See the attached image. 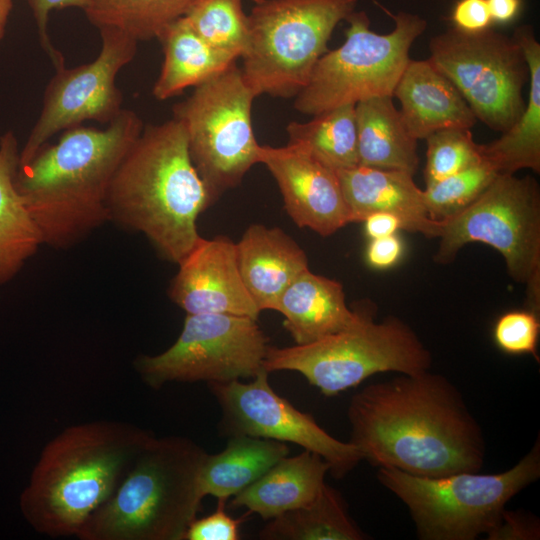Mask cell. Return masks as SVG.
I'll return each mask as SVG.
<instances>
[{"label": "cell", "instance_id": "obj_1", "mask_svg": "<svg viewBox=\"0 0 540 540\" xmlns=\"http://www.w3.org/2000/svg\"><path fill=\"white\" fill-rule=\"evenodd\" d=\"M347 417L349 442L378 468L441 477L483 467L481 426L441 374L427 370L369 384L352 396Z\"/></svg>", "mask_w": 540, "mask_h": 540}, {"label": "cell", "instance_id": "obj_2", "mask_svg": "<svg viewBox=\"0 0 540 540\" xmlns=\"http://www.w3.org/2000/svg\"><path fill=\"white\" fill-rule=\"evenodd\" d=\"M137 113L123 109L105 129L64 130L19 165L17 190L43 244L70 248L109 222L108 190L124 155L142 132Z\"/></svg>", "mask_w": 540, "mask_h": 540}, {"label": "cell", "instance_id": "obj_3", "mask_svg": "<svg viewBox=\"0 0 540 540\" xmlns=\"http://www.w3.org/2000/svg\"><path fill=\"white\" fill-rule=\"evenodd\" d=\"M152 437V432L122 421L66 427L43 447L20 494L25 521L51 538L76 537Z\"/></svg>", "mask_w": 540, "mask_h": 540}, {"label": "cell", "instance_id": "obj_4", "mask_svg": "<svg viewBox=\"0 0 540 540\" xmlns=\"http://www.w3.org/2000/svg\"><path fill=\"white\" fill-rule=\"evenodd\" d=\"M208 207L183 124L172 117L144 125L112 178L109 222L142 233L163 259L178 264L201 237L197 219Z\"/></svg>", "mask_w": 540, "mask_h": 540}, {"label": "cell", "instance_id": "obj_5", "mask_svg": "<svg viewBox=\"0 0 540 540\" xmlns=\"http://www.w3.org/2000/svg\"><path fill=\"white\" fill-rule=\"evenodd\" d=\"M207 454L187 437H152L76 537L183 540L200 510V475Z\"/></svg>", "mask_w": 540, "mask_h": 540}, {"label": "cell", "instance_id": "obj_6", "mask_svg": "<svg viewBox=\"0 0 540 540\" xmlns=\"http://www.w3.org/2000/svg\"><path fill=\"white\" fill-rule=\"evenodd\" d=\"M540 477V439L512 468L441 477L379 467L378 481L408 508L421 540H474L499 524L507 502Z\"/></svg>", "mask_w": 540, "mask_h": 540}, {"label": "cell", "instance_id": "obj_7", "mask_svg": "<svg viewBox=\"0 0 540 540\" xmlns=\"http://www.w3.org/2000/svg\"><path fill=\"white\" fill-rule=\"evenodd\" d=\"M242 75L254 95L291 98L307 84L357 0H255Z\"/></svg>", "mask_w": 540, "mask_h": 540}, {"label": "cell", "instance_id": "obj_8", "mask_svg": "<svg viewBox=\"0 0 540 540\" xmlns=\"http://www.w3.org/2000/svg\"><path fill=\"white\" fill-rule=\"evenodd\" d=\"M431 364L430 351L410 326L393 316L375 322L368 309L355 325L315 342L269 346L263 367L299 372L323 395L335 396L376 373L417 374Z\"/></svg>", "mask_w": 540, "mask_h": 540}, {"label": "cell", "instance_id": "obj_9", "mask_svg": "<svg viewBox=\"0 0 540 540\" xmlns=\"http://www.w3.org/2000/svg\"><path fill=\"white\" fill-rule=\"evenodd\" d=\"M439 222L436 263H451L468 243L491 246L526 286L527 309L539 315L540 189L532 176L500 173L469 206Z\"/></svg>", "mask_w": 540, "mask_h": 540}, {"label": "cell", "instance_id": "obj_10", "mask_svg": "<svg viewBox=\"0 0 540 540\" xmlns=\"http://www.w3.org/2000/svg\"><path fill=\"white\" fill-rule=\"evenodd\" d=\"M392 17L393 30L380 34L370 29L364 11H353L346 19L345 41L318 60L307 84L295 96L294 108L314 116L374 97H393L410 61V48L426 30L427 22L405 11Z\"/></svg>", "mask_w": 540, "mask_h": 540}, {"label": "cell", "instance_id": "obj_11", "mask_svg": "<svg viewBox=\"0 0 540 540\" xmlns=\"http://www.w3.org/2000/svg\"><path fill=\"white\" fill-rule=\"evenodd\" d=\"M255 97L234 62L173 106V118L186 130L190 158L206 188L209 206L260 163L261 145L251 119Z\"/></svg>", "mask_w": 540, "mask_h": 540}, {"label": "cell", "instance_id": "obj_12", "mask_svg": "<svg viewBox=\"0 0 540 540\" xmlns=\"http://www.w3.org/2000/svg\"><path fill=\"white\" fill-rule=\"evenodd\" d=\"M428 58L458 89L477 120L497 132L507 131L526 101L529 70L513 36L487 29L465 33L450 28L429 42Z\"/></svg>", "mask_w": 540, "mask_h": 540}, {"label": "cell", "instance_id": "obj_13", "mask_svg": "<svg viewBox=\"0 0 540 540\" xmlns=\"http://www.w3.org/2000/svg\"><path fill=\"white\" fill-rule=\"evenodd\" d=\"M257 320L232 314H187L177 340L157 355H140L133 366L150 388L170 382L223 383L254 378L264 370L268 338Z\"/></svg>", "mask_w": 540, "mask_h": 540}, {"label": "cell", "instance_id": "obj_14", "mask_svg": "<svg viewBox=\"0 0 540 540\" xmlns=\"http://www.w3.org/2000/svg\"><path fill=\"white\" fill-rule=\"evenodd\" d=\"M99 32L101 49L92 62L55 69L45 88L39 117L20 151L19 165L28 162L56 133L85 121L109 124L124 109L116 77L134 59L138 41L115 28Z\"/></svg>", "mask_w": 540, "mask_h": 540}, {"label": "cell", "instance_id": "obj_15", "mask_svg": "<svg viewBox=\"0 0 540 540\" xmlns=\"http://www.w3.org/2000/svg\"><path fill=\"white\" fill-rule=\"evenodd\" d=\"M268 375L264 369L250 382L208 384L221 410L220 433L227 437L247 435L291 442L320 455L334 478L341 479L351 472L363 460L361 452L349 441L331 436L312 415L278 395Z\"/></svg>", "mask_w": 540, "mask_h": 540}, {"label": "cell", "instance_id": "obj_16", "mask_svg": "<svg viewBox=\"0 0 540 540\" xmlns=\"http://www.w3.org/2000/svg\"><path fill=\"white\" fill-rule=\"evenodd\" d=\"M259 160L274 177L297 226L327 237L352 223L337 172L304 144L261 146Z\"/></svg>", "mask_w": 540, "mask_h": 540}, {"label": "cell", "instance_id": "obj_17", "mask_svg": "<svg viewBox=\"0 0 540 540\" xmlns=\"http://www.w3.org/2000/svg\"><path fill=\"white\" fill-rule=\"evenodd\" d=\"M178 266L168 294L187 314L221 313L257 320L260 310L243 283L230 238L200 237Z\"/></svg>", "mask_w": 540, "mask_h": 540}, {"label": "cell", "instance_id": "obj_18", "mask_svg": "<svg viewBox=\"0 0 540 540\" xmlns=\"http://www.w3.org/2000/svg\"><path fill=\"white\" fill-rule=\"evenodd\" d=\"M351 222H362L374 212L394 214L404 230L437 238L440 222L430 218L423 190L413 175L399 170L357 165L337 172Z\"/></svg>", "mask_w": 540, "mask_h": 540}, {"label": "cell", "instance_id": "obj_19", "mask_svg": "<svg viewBox=\"0 0 540 540\" xmlns=\"http://www.w3.org/2000/svg\"><path fill=\"white\" fill-rule=\"evenodd\" d=\"M235 249L241 278L260 312L275 311L286 288L309 269L305 251L279 227L252 224Z\"/></svg>", "mask_w": 540, "mask_h": 540}, {"label": "cell", "instance_id": "obj_20", "mask_svg": "<svg viewBox=\"0 0 540 540\" xmlns=\"http://www.w3.org/2000/svg\"><path fill=\"white\" fill-rule=\"evenodd\" d=\"M409 133L416 139L445 128H469L476 117L454 84L429 60H411L393 93Z\"/></svg>", "mask_w": 540, "mask_h": 540}, {"label": "cell", "instance_id": "obj_21", "mask_svg": "<svg viewBox=\"0 0 540 540\" xmlns=\"http://www.w3.org/2000/svg\"><path fill=\"white\" fill-rule=\"evenodd\" d=\"M275 311L296 345H305L355 325L365 310H351L340 282L301 273L282 293Z\"/></svg>", "mask_w": 540, "mask_h": 540}, {"label": "cell", "instance_id": "obj_22", "mask_svg": "<svg viewBox=\"0 0 540 540\" xmlns=\"http://www.w3.org/2000/svg\"><path fill=\"white\" fill-rule=\"evenodd\" d=\"M329 470V464L320 455L308 450L285 456L234 495L231 505L270 520L312 502L324 487Z\"/></svg>", "mask_w": 540, "mask_h": 540}, {"label": "cell", "instance_id": "obj_23", "mask_svg": "<svg viewBox=\"0 0 540 540\" xmlns=\"http://www.w3.org/2000/svg\"><path fill=\"white\" fill-rule=\"evenodd\" d=\"M520 45L529 70V94L517 121L502 135L482 144L483 157L499 173L521 169L540 172V43L530 25H521L512 35Z\"/></svg>", "mask_w": 540, "mask_h": 540}, {"label": "cell", "instance_id": "obj_24", "mask_svg": "<svg viewBox=\"0 0 540 540\" xmlns=\"http://www.w3.org/2000/svg\"><path fill=\"white\" fill-rule=\"evenodd\" d=\"M391 96L355 105L359 165L407 172L419 165L417 141L407 130Z\"/></svg>", "mask_w": 540, "mask_h": 540}, {"label": "cell", "instance_id": "obj_25", "mask_svg": "<svg viewBox=\"0 0 540 540\" xmlns=\"http://www.w3.org/2000/svg\"><path fill=\"white\" fill-rule=\"evenodd\" d=\"M157 39L164 58L152 94L160 101L196 87L237 60L207 43L184 16L170 23Z\"/></svg>", "mask_w": 540, "mask_h": 540}, {"label": "cell", "instance_id": "obj_26", "mask_svg": "<svg viewBox=\"0 0 540 540\" xmlns=\"http://www.w3.org/2000/svg\"><path fill=\"white\" fill-rule=\"evenodd\" d=\"M20 151L12 131L0 137V285L13 279L43 244L16 187Z\"/></svg>", "mask_w": 540, "mask_h": 540}, {"label": "cell", "instance_id": "obj_27", "mask_svg": "<svg viewBox=\"0 0 540 540\" xmlns=\"http://www.w3.org/2000/svg\"><path fill=\"white\" fill-rule=\"evenodd\" d=\"M290 450L284 442L237 435L219 453L207 454L200 475L202 497L227 500L256 480Z\"/></svg>", "mask_w": 540, "mask_h": 540}, {"label": "cell", "instance_id": "obj_28", "mask_svg": "<svg viewBox=\"0 0 540 540\" xmlns=\"http://www.w3.org/2000/svg\"><path fill=\"white\" fill-rule=\"evenodd\" d=\"M263 540H364L367 535L350 518L342 496L325 483L310 503L284 512L261 529Z\"/></svg>", "mask_w": 540, "mask_h": 540}, {"label": "cell", "instance_id": "obj_29", "mask_svg": "<svg viewBox=\"0 0 540 540\" xmlns=\"http://www.w3.org/2000/svg\"><path fill=\"white\" fill-rule=\"evenodd\" d=\"M286 131L288 142L304 144L336 172L359 165L354 104L324 111L307 122H290Z\"/></svg>", "mask_w": 540, "mask_h": 540}, {"label": "cell", "instance_id": "obj_30", "mask_svg": "<svg viewBox=\"0 0 540 540\" xmlns=\"http://www.w3.org/2000/svg\"><path fill=\"white\" fill-rule=\"evenodd\" d=\"M197 0H89L83 11L98 29L115 28L135 40L158 38L173 21L185 16Z\"/></svg>", "mask_w": 540, "mask_h": 540}, {"label": "cell", "instance_id": "obj_31", "mask_svg": "<svg viewBox=\"0 0 540 540\" xmlns=\"http://www.w3.org/2000/svg\"><path fill=\"white\" fill-rule=\"evenodd\" d=\"M214 48L241 58L248 44V17L242 0H197L184 16Z\"/></svg>", "mask_w": 540, "mask_h": 540}, {"label": "cell", "instance_id": "obj_32", "mask_svg": "<svg viewBox=\"0 0 540 540\" xmlns=\"http://www.w3.org/2000/svg\"><path fill=\"white\" fill-rule=\"evenodd\" d=\"M485 158L423 190L428 214L434 221L448 219L469 206L499 175Z\"/></svg>", "mask_w": 540, "mask_h": 540}, {"label": "cell", "instance_id": "obj_33", "mask_svg": "<svg viewBox=\"0 0 540 540\" xmlns=\"http://www.w3.org/2000/svg\"><path fill=\"white\" fill-rule=\"evenodd\" d=\"M425 185L434 184L479 162L483 157L482 144L474 141L469 128H445L426 139Z\"/></svg>", "mask_w": 540, "mask_h": 540}, {"label": "cell", "instance_id": "obj_34", "mask_svg": "<svg viewBox=\"0 0 540 540\" xmlns=\"http://www.w3.org/2000/svg\"><path fill=\"white\" fill-rule=\"evenodd\" d=\"M539 315L529 309L503 313L495 322L493 339L497 347L511 355L532 354L538 361Z\"/></svg>", "mask_w": 540, "mask_h": 540}, {"label": "cell", "instance_id": "obj_35", "mask_svg": "<svg viewBox=\"0 0 540 540\" xmlns=\"http://www.w3.org/2000/svg\"><path fill=\"white\" fill-rule=\"evenodd\" d=\"M226 500L218 499L216 510L202 518H195L188 526L183 540H238L241 519L225 512Z\"/></svg>", "mask_w": 540, "mask_h": 540}, {"label": "cell", "instance_id": "obj_36", "mask_svg": "<svg viewBox=\"0 0 540 540\" xmlns=\"http://www.w3.org/2000/svg\"><path fill=\"white\" fill-rule=\"evenodd\" d=\"M28 5L32 11L37 31L39 35L40 44L44 52L51 59L55 69L65 65L64 57L62 53L57 50L51 42L47 24L49 14L53 10H61L66 8H78L85 10L89 5V0H27Z\"/></svg>", "mask_w": 540, "mask_h": 540}, {"label": "cell", "instance_id": "obj_37", "mask_svg": "<svg viewBox=\"0 0 540 540\" xmlns=\"http://www.w3.org/2000/svg\"><path fill=\"white\" fill-rule=\"evenodd\" d=\"M487 535L490 540L539 539V520L529 513L504 510L497 527Z\"/></svg>", "mask_w": 540, "mask_h": 540}, {"label": "cell", "instance_id": "obj_38", "mask_svg": "<svg viewBox=\"0 0 540 540\" xmlns=\"http://www.w3.org/2000/svg\"><path fill=\"white\" fill-rule=\"evenodd\" d=\"M453 28L465 33H479L490 28L492 19L487 0H458L451 13Z\"/></svg>", "mask_w": 540, "mask_h": 540}, {"label": "cell", "instance_id": "obj_39", "mask_svg": "<svg viewBox=\"0 0 540 540\" xmlns=\"http://www.w3.org/2000/svg\"><path fill=\"white\" fill-rule=\"evenodd\" d=\"M403 251V242L397 234L370 239L366 250V261L374 269H389L400 261Z\"/></svg>", "mask_w": 540, "mask_h": 540}, {"label": "cell", "instance_id": "obj_40", "mask_svg": "<svg viewBox=\"0 0 540 540\" xmlns=\"http://www.w3.org/2000/svg\"><path fill=\"white\" fill-rule=\"evenodd\" d=\"M362 223L369 240L394 235L398 230H404L401 219L386 212L371 213L364 218Z\"/></svg>", "mask_w": 540, "mask_h": 540}, {"label": "cell", "instance_id": "obj_41", "mask_svg": "<svg viewBox=\"0 0 540 540\" xmlns=\"http://www.w3.org/2000/svg\"><path fill=\"white\" fill-rule=\"evenodd\" d=\"M492 23L507 24L520 13L522 0H487Z\"/></svg>", "mask_w": 540, "mask_h": 540}, {"label": "cell", "instance_id": "obj_42", "mask_svg": "<svg viewBox=\"0 0 540 540\" xmlns=\"http://www.w3.org/2000/svg\"><path fill=\"white\" fill-rule=\"evenodd\" d=\"M13 8V0H0V41L6 33V26Z\"/></svg>", "mask_w": 540, "mask_h": 540}]
</instances>
